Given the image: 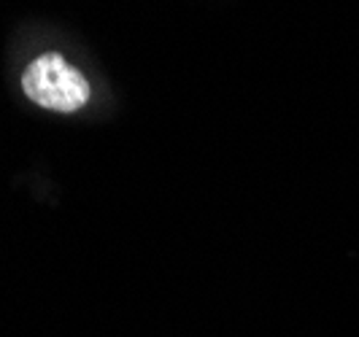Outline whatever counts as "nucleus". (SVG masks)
<instances>
[{"mask_svg": "<svg viewBox=\"0 0 359 337\" xmlns=\"http://www.w3.org/2000/svg\"><path fill=\"white\" fill-rule=\"evenodd\" d=\"M25 95L41 108L71 114L87 106L90 81L62 54H41L22 76Z\"/></svg>", "mask_w": 359, "mask_h": 337, "instance_id": "1", "label": "nucleus"}]
</instances>
